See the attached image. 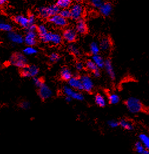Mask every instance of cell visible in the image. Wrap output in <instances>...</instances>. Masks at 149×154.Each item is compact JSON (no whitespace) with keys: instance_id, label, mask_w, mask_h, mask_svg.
I'll use <instances>...</instances> for the list:
<instances>
[{"instance_id":"cell-1","label":"cell","mask_w":149,"mask_h":154,"mask_svg":"<svg viewBox=\"0 0 149 154\" xmlns=\"http://www.w3.org/2000/svg\"><path fill=\"white\" fill-rule=\"evenodd\" d=\"M10 64L14 66L22 69L28 65V60L23 53L15 52L13 54L9 60Z\"/></svg>"},{"instance_id":"cell-2","label":"cell","mask_w":149,"mask_h":154,"mask_svg":"<svg viewBox=\"0 0 149 154\" xmlns=\"http://www.w3.org/2000/svg\"><path fill=\"white\" fill-rule=\"evenodd\" d=\"M60 10V8L56 4H52L48 7H41L39 8L38 12L41 18H49L52 15L59 14Z\"/></svg>"},{"instance_id":"cell-3","label":"cell","mask_w":149,"mask_h":154,"mask_svg":"<svg viewBox=\"0 0 149 154\" xmlns=\"http://www.w3.org/2000/svg\"><path fill=\"white\" fill-rule=\"evenodd\" d=\"M125 105L128 110L133 114H137L143 109V105L141 101L135 97H130L125 101Z\"/></svg>"},{"instance_id":"cell-4","label":"cell","mask_w":149,"mask_h":154,"mask_svg":"<svg viewBox=\"0 0 149 154\" xmlns=\"http://www.w3.org/2000/svg\"><path fill=\"white\" fill-rule=\"evenodd\" d=\"M39 37L40 40L44 43H51L55 45H60L62 41V36L59 33L48 32Z\"/></svg>"},{"instance_id":"cell-5","label":"cell","mask_w":149,"mask_h":154,"mask_svg":"<svg viewBox=\"0 0 149 154\" xmlns=\"http://www.w3.org/2000/svg\"><path fill=\"white\" fill-rule=\"evenodd\" d=\"M39 68L36 65H27L25 67L21 69L20 74L24 78H34L37 77L39 73Z\"/></svg>"},{"instance_id":"cell-6","label":"cell","mask_w":149,"mask_h":154,"mask_svg":"<svg viewBox=\"0 0 149 154\" xmlns=\"http://www.w3.org/2000/svg\"><path fill=\"white\" fill-rule=\"evenodd\" d=\"M71 18L74 20H78L81 19L84 14V7L82 4L79 2H76L73 4L70 8Z\"/></svg>"},{"instance_id":"cell-7","label":"cell","mask_w":149,"mask_h":154,"mask_svg":"<svg viewBox=\"0 0 149 154\" xmlns=\"http://www.w3.org/2000/svg\"><path fill=\"white\" fill-rule=\"evenodd\" d=\"M49 21L54 26L60 28H64L68 24L67 19L64 18L59 14H55L50 17Z\"/></svg>"},{"instance_id":"cell-8","label":"cell","mask_w":149,"mask_h":154,"mask_svg":"<svg viewBox=\"0 0 149 154\" xmlns=\"http://www.w3.org/2000/svg\"><path fill=\"white\" fill-rule=\"evenodd\" d=\"M37 31H27V33L24 37V42L27 46H35L37 42Z\"/></svg>"},{"instance_id":"cell-9","label":"cell","mask_w":149,"mask_h":154,"mask_svg":"<svg viewBox=\"0 0 149 154\" xmlns=\"http://www.w3.org/2000/svg\"><path fill=\"white\" fill-rule=\"evenodd\" d=\"M77 32L73 28H67L62 33V39L69 43H73L77 39Z\"/></svg>"},{"instance_id":"cell-10","label":"cell","mask_w":149,"mask_h":154,"mask_svg":"<svg viewBox=\"0 0 149 154\" xmlns=\"http://www.w3.org/2000/svg\"><path fill=\"white\" fill-rule=\"evenodd\" d=\"M83 90L87 92H91L93 90L94 84L91 78L87 75H82L80 78Z\"/></svg>"},{"instance_id":"cell-11","label":"cell","mask_w":149,"mask_h":154,"mask_svg":"<svg viewBox=\"0 0 149 154\" xmlns=\"http://www.w3.org/2000/svg\"><path fill=\"white\" fill-rule=\"evenodd\" d=\"M52 90L45 84L38 88V95L43 100H48L52 96Z\"/></svg>"},{"instance_id":"cell-12","label":"cell","mask_w":149,"mask_h":154,"mask_svg":"<svg viewBox=\"0 0 149 154\" xmlns=\"http://www.w3.org/2000/svg\"><path fill=\"white\" fill-rule=\"evenodd\" d=\"M7 37L10 41L15 44H21L24 42V37L21 34L15 31H10L8 32Z\"/></svg>"},{"instance_id":"cell-13","label":"cell","mask_w":149,"mask_h":154,"mask_svg":"<svg viewBox=\"0 0 149 154\" xmlns=\"http://www.w3.org/2000/svg\"><path fill=\"white\" fill-rule=\"evenodd\" d=\"M75 30L77 33L80 34H85L87 33L88 31L87 24L83 19L81 18L77 20Z\"/></svg>"},{"instance_id":"cell-14","label":"cell","mask_w":149,"mask_h":154,"mask_svg":"<svg viewBox=\"0 0 149 154\" xmlns=\"http://www.w3.org/2000/svg\"><path fill=\"white\" fill-rule=\"evenodd\" d=\"M68 85L73 90L82 91L83 87L80 78L76 77H72L68 81Z\"/></svg>"},{"instance_id":"cell-15","label":"cell","mask_w":149,"mask_h":154,"mask_svg":"<svg viewBox=\"0 0 149 154\" xmlns=\"http://www.w3.org/2000/svg\"><path fill=\"white\" fill-rule=\"evenodd\" d=\"M100 13L103 16H109L113 11V6L109 2L103 3L99 8Z\"/></svg>"},{"instance_id":"cell-16","label":"cell","mask_w":149,"mask_h":154,"mask_svg":"<svg viewBox=\"0 0 149 154\" xmlns=\"http://www.w3.org/2000/svg\"><path fill=\"white\" fill-rule=\"evenodd\" d=\"M15 22L18 24L19 26L27 28V26H29V22H28V17H25L24 15H17L14 18Z\"/></svg>"},{"instance_id":"cell-17","label":"cell","mask_w":149,"mask_h":154,"mask_svg":"<svg viewBox=\"0 0 149 154\" xmlns=\"http://www.w3.org/2000/svg\"><path fill=\"white\" fill-rule=\"evenodd\" d=\"M104 67L105 68V69H106L107 73L108 74V75L110 76L112 79H114L115 77H116V74H115V72H114V69H113V67L112 65V62L109 59L105 61Z\"/></svg>"},{"instance_id":"cell-18","label":"cell","mask_w":149,"mask_h":154,"mask_svg":"<svg viewBox=\"0 0 149 154\" xmlns=\"http://www.w3.org/2000/svg\"><path fill=\"white\" fill-rule=\"evenodd\" d=\"M96 65L98 68H104V60L103 58L101 56H100L99 54L97 55H93L92 57V60H91Z\"/></svg>"},{"instance_id":"cell-19","label":"cell","mask_w":149,"mask_h":154,"mask_svg":"<svg viewBox=\"0 0 149 154\" xmlns=\"http://www.w3.org/2000/svg\"><path fill=\"white\" fill-rule=\"evenodd\" d=\"M112 45L111 41L110 39L108 38H104L102 39L100 44V48L103 51H108Z\"/></svg>"},{"instance_id":"cell-20","label":"cell","mask_w":149,"mask_h":154,"mask_svg":"<svg viewBox=\"0 0 149 154\" xmlns=\"http://www.w3.org/2000/svg\"><path fill=\"white\" fill-rule=\"evenodd\" d=\"M72 4V0H57L56 5L60 9L68 8Z\"/></svg>"},{"instance_id":"cell-21","label":"cell","mask_w":149,"mask_h":154,"mask_svg":"<svg viewBox=\"0 0 149 154\" xmlns=\"http://www.w3.org/2000/svg\"><path fill=\"white\" fill-rule=\"evenodd\" d=\"M135 149L138 154H149V149L145 148L143 145L140 142H137L135 144Z\"/></svg>"},{"instance_id":"cell-22","label":"cell","mask_w":149,"mask_h":154,"mask_svg":"<svg viewBox=\"0 0 149 154\" xmlns=\"http://www.w3.org/2000/svg\"><path fill=\"white\" fill-rule=\"evenodd\" d=\"M61 78L64 81H68L71 77H73L72 73L70 71L69 69L67 68H62V71H61Z\"/></svg>"},{"instance_id":"cell-23","label":"cell","mask_w":149,"mask_h":154,"mask_svg":"<svg viewBox=\"0 0 149 154\" xmlns=\"http://www.w3.org/2000/svg\"><path fill=\"white\" fill-rule=\"evenodd\" d=\"M23 52L25 55L31 56L37 54L38 50L34 47V46H27L23 50Z\"/></svg>"},{"instance_id":"cell-24","label":"cell","mask_w":149,"mask_h":154,"mask_svg":"<svg viewBox=\"0 0 149 154\" xmlns=\"http://www.w3.org/2000/svg\"><path fill=\"white\" fill-rule=\"evenodd\" d=\"M95 103L100 107H104L106 105V101L105 98L101 94H97L96 95Z\"/></svg>"},{"instance_id":"cell-25","label":"cell","mask_w":149,"mask_h":154,"mask_svg":"<svg viewBox=\"0 0 149 154\" xmlns=\"http://www.w3.org/2000/svg\"><path fill=\"white\" fill-rule=\"evenodd\" d=\"M140 142L143 145L146 149H149V137L146 134H142L139 135Z\"/></svg>"},{"instance_id":"cell-26","label":"cell","mask_w":149,"mask_h":154,"mask_svg":"<svg viewBox=\"0 0 149 154\" xmlns=\"http://www.w3.org/2000/svg\"><path fill=\"white\" fill-rule=\"evenodd\" d=\"M119 125H120L123 128L128 131L132 130L133 129V124L130 121L125 119L121 120V121L119 122Z\"/></svg>"},{"instance_id":"cell-27","label":"cell","mask_w":149,"mask_h":154,"mask_svg":"<svg viewBox=\"0 0 149 154\" xmlns=\"http://www.w3.org/2000/svg\"><path fill=\"white\" fill-rule=\"evenodd\" d=\"M90 50L91 53L93 55H97L99 54V53L100 51V48L99 44L97 42H93L90 44Z\"/></svg>"},{"instance_id":"cell-28","label":"cell","mask_w":149,"mask_h":154,"mask_svg":"<svg viewBox=\"0 0 149 154\" xmlns=\"http://www.w3.org/2000/svg\"><path fill=\"white\" fill-rule=\"evenodd\" d=\"M13 30V26L11 24L4 23V22H0V31H5V32H10Z\"/></svg>"},{"instance_id":"cell-29","label":"cell","mask_w":149,"mask_h":154,"mask_svg":"<svg viewBox=\"0 0 149 154\" xmlns=\"http://www.w3.org/2000/svg\"><path fill=\"white\" fill-rule=\"evenodd\" d=\"M109 101L113 105L117 104L120 102V97L116 94H111L109 96Z\"/></svg>"},{"instance_id":"cell-30","label":"cell","mask_w":149,"mask_h":154,"mask_svg":"<svg viewBox=\"0 0 149 154\" xmlns=\"http://www.w3.org/2000/svg\"><path fill=\"white\" fill-rule=\"evenodd\" d=\"M49 32L46 26L44 24H40L37 28V32L38 34V36H41Z\"/></svg>"},{"instance_id":"cell-31","label":"cell","mask_w":149,"mask_h":154,"mask_svg":"<svg viewBox=\"0 0 149 154\" xmlns=\"http://www.w3.org/2000/svg\"><path fill=\"white\" fill-rule=\"evenodd\" d=\"M68 50L71 54L73 55L78 56L80 54V52L79 51V49L78 47L73 44H70L68 47Z\"/></svg>"},{"instance_id":"cell-32","label":"cell","mask_w":149,"mask_h":154,"mask_svg":"<svg viewBox=\"0 0 149 154\" xmlns=\"http://www.w3.org/2000/svg\"><path fill=\"white\" fill-rule=\"evenodd\" d=\"M86 66L87 69H88L90 71H92L93 72L96 71V69H99L95 63L92 60H88L86 63Z\"/></svg>"},{"instance_id":"cell-33","label":"cell","mask_w":149,"mask_h":154,"mask_svg":"<svg viewBox=\"0 0 149 154\" xmlns=\"http://www.w3.org/2000/svg\"><path fill=\"white\" fill-rule=\"evenodd\" d=\"M71 97L72 99H74L77 101H83L84 99V97L83 95V94L75 91L73 92Z\"/></svg>"},{"instance_id":"cell-34","label":"cell","mask_w":149,"mask_h":154,"mask_svg":"<svg viewBox=\"0 0 149 154\" xmlns=\"http://www.w3.org/2000/svg\"><path fill=\"white\" fill-rule=\"evenodd\" d=\"M59 14L65 19H68V18H71L70 10L68 8H64V9L60 10Z\"/></svg>"},{"instance_id":"cell-35","label":"cell","mask_w":149,"mask_h":154,"mask_svg":"<svg viewBox=\"0 0 149 154\" xmlns=\"http://www.w3.org/2000/svg\"><path fill=\"white\" fill-rule=\"evenodd\" d=\"M74 90L70 86H64L62 88V92L65 96L71 97Z\"/></svg>"},{"instance_id":"cell-36","label":"cell","mask_w":149,"mask_h":154,"mask_svg":"<svg viewBox=\"0 0 149 154\" xmlns=\"http://www.w3.org/2000/svg\"><path fill=\"white\" fill-rule=\"evenodd\" d=\"M33 81L34 84L37 88L40 87L41 85H43L44 84L43 80L41 78H38V77H37L33 78Z\"/></svg>"},{"instance_id":"cell-37","label":"cell","mask_w":149,"mask_h":154,"mask_svg":"<svg viewBox=\"0 0 149 154\" xmlns=\"http://www.w3.org/2000/svg\"><path fill=\"white\" fill-rule=\"evenodd\" d=\"M60 60V56L57 53H52L50 56V61L51 63H57Z\"/></svg>"},{"instance_id":"cell-38","label":"cell","mask_w":149,"mask_h":154,"mask_svg":"<svg viewBox=\"0 0 149 154\" xmlns=\"http://www.w3.org/2000/svg\"><path fill=\"white\" fill-rule=\"evenodd\" d=\"M91 5L96 8H99L103 4V0H91L90 1Z\"/></svg>"},{"instance_id":"cell-39","label":"cell","mask_w":149,"mask_h":154,"mask_svg":"<svg viewBox=\"0 0 149 154\" xmlns=\"http://www.w3.org/2000/svg\"><path fill=\"white\" fill-rule=\"evenodd\" d=\"M108 125L110 127H111L112 128H115L119 126V122L115 120H112V121H110L108 122Z\"/></svg>"},{"instance_id":"cell-40","label":"cell","mask_w":149,"mask_h":154,"mask_svg":"<svg viewBox=\"0 0 149 154\" xmlns=\"http://www.w3.org/2000/svg\"><path fill=\"white\" fill-rule=\"evenodd\" d=\"M20 106L23 109H28L30 106V104L27 101H23L22 103H20Z\"/></svg>"},{"instance_id":"cell-41","label":"cell","mask_w":149,"mask_h":154,"mask_svg":"<svg viewBox=\"0 0 149 154\" xmlns=\"http://www.w3.org/2000/svg\"><path fill=\"white\" fill-rule=\"evenodd\" d=\"M28 22H29V25H31V24H35L36 23V17L33 14H31L29 15V17H28Z\"/></svg>"},{"instance_id":"cell-42","label":"cell","mask_w":149,"mask_h":154,"mask_svg":"<svg viewBox=\"0 0 149 154\" xmlns=\"http://www.w3.org/2000/svg\"><path fill=\"white\" fill-rule=\"evenodd\" d=\"M37 26L36 24H31L29 25L27 28V31H37Z\"/></svg>"},{"instance_id":"cell-43","label":"cell","mask_w":149,"mask_h":154,"mask_svg":"<svg viewBox=\"0 0 149 154\" xmlns=\"http://www.w3.org/2000/svg\"><path fill=\"white\" fill-rule=\"evenodd\" d=\"M75 68H76V69L78 71H81L84 68V65L81 62H78V63H77L76 64H75Z\"/></svg>"},{"instance_id":"cell-44","label":"cell","mask_w":149,"mask_h":154,"mask_svg":"<svg viewBox=\"0 0 149 154\" xmlns=\"http://www.w3.org/2000/svg\"><path fill=\"white\" fill-rule=\"evenodd\" d=\"M93 74H94V76L96 78H99L101 75V73H100V71L99 69H96V71H94L93 72Z\"/></svg>"},{"instance_id":"cell-45","label":"cell","mask_w":149,"mask_h":154,"mask_svg":"<svg viewBox=\"0 0 149 154\" xmlns=\"http://www.w3.org/2000/svg\"><path fill=\"white\" fill-rule=\"evenodd\" d=\"M71 100H72V98H71V97H70V96H65V101H66V102H67V103H70V102H71Z\"/></svg>"},{"instance_id":"cell-46","label":"cell","mask_w":149,"mask_h":154,"mask_svg":"<svg viewBox=\"0 0 149 154\" xmlns=\"http://www.w3.org/2000/svg\"><path fill=\"white\" fill-rule=\"evenodd\" d=\"M8 0H0V6L3 5Z\"/></svg>"},{"instance_id":"cell-47","label":"cell","mask_w":149,"mask_h":154,"mask_svg":"<svg viewBox=\"0 0 149 154\" xmlns=\"http://www.w3.org/2000/svg\"><path fill=\"white\" fill-rule=\"evenodd\" d=\"M76 2H80L81 1V0H74Z\"/></svg>"},{"instance_id":"cell-48","label":"cell","mask_w":149,"mask_h":154,"mask_svg":"<svg viewBox=\"0 0 149 154\" xmlns=\"http://www.w3.org/2000/svg\"><path fill=\"white\" fill-rule=\"evenodd\" d=\"M1 68V62H0V68Z\"/></svg>"}]
</instances>
